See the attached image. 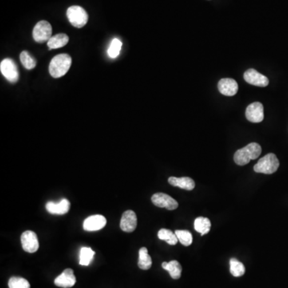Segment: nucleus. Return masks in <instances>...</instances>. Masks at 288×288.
Wrapping results in <instances>:
<instances>
[{
  "label": "nucleus",
  "mask_w": 288,
  "mask_h": 288,
  "mask_svg": "<svg viewBox=\"0 0 288 288\" xmlns=\"http://www.w3.org/2000/svg\"><path fill=\"white\" fill-rule=\"evenodd\" d=\"M262 152V148L260 145L257 143H250L246 147H242L241 149L234 153V163L239 166H244L250 160L258 159Z\"/></svg>",
  "instance_id": "1"
},
{
  "label": "nucleus",
  "mask_w": 288,
  "mask_h": 288,
  "mask_svg": "<svg viewBox=\"0 0 288 288\" xmlns=\"http://www.w3.org/2000/svg\"><path fill=\"white\" fill-rule=\"evenodd\" d=\"M72 65V57L68 54L55 56L51 61L49 72L53 78H60L68 73Z\"/></svg>",
  "instance_id": "2"
},
{
  "label": "nucleus",
  "mask_w": 288,
  "mask_h": 288,
  "mask_svg": "<svg viewBox=\"0 0 288 288\" xmlns=\"http://www.w3.org/2000/svg\"><path fill=\"white\" fill-rule=\"evenodd\" d=\"M279 167V161L276 155L269 153L261 158L258 163L254 165V171L257 173H262L270 175L278 170Z\"/></svg>",
  "instance_id": "3"
},
{
  "label": "nucleus",
  "mask_w": 288,
  "mask_h": 288,
  "mask_svg": "<svg viewBox=\"0 0 288 288\" xmlns=\"http://www.w3.org/2000/svg\"><path fill=\"white\" fill-rule=\"evenodd\" d=\"M67 16L69 22L75 28H83L88 21V13L80 6L70 7L67 11Z\"/></svg>",
  "instance_id": "4"
},
{
  "label": "nucleus",
  "mask_w": 288,
  "mask_h": 288,
  "mask_svg": "<svg viewBox=\"0 0 288 288\" xmlns=\"http://www.w3.org/2000/svg\"><path fill=\"white\" fill-rule=\"evenodd\" d=\"M52 28L48 21L42 20L35 26L33 30V39L39 44L48 42L52 38Z\"/></svg>",
  "instance_id": "5"
},
{
  "label": "nucleus",
  "mask_w": 288,
  "mask_h": 288,
  "mask_svg": "<svg viewBox=\"0 0 288 288\" xmlns=\"http://www.w3.org/2000/svg\"><path fill=\"white\" fill-rule=\"evenodd\" d=\"M0 71L3 76L12 83H16L19 80V72L17 66L11 59H5L1 62Z\"/></svg>",
  "instance_id": "6"
},
{
  "label": "nucleus",
  "mask_w": 288,
  "mask_h": 288,
  "mask_svg": "<svg viewBox=\"0 0 288 288\" xmlns=\"http://www.w3.org/2000/svg\"><path fill=\"white\" fill-rule=\"evenodd\" d=\"M151 201L156 207L166 208L170 211L175 210L179 207V203L175 199L164 193H156L151 197Z\"/></svg>",
  "instance_id": "7"
},
{
  "label": "nucleus",
  "mask_w": 288,
  "mask_h": 288,
  "mask_svg": "<svg viewBox=\"0 0 288 288\" xmlns=\"http://www.w3.org/2000/svg\"><path fill=\"white\" fill-rule=\"evenodd\" d=\"M23 248L28 253L36 252L40 247L37 234L32 230H26L21 235Z\"/></svg>",
  "instance_id": "8"
},
{
  "label": "nucleus",
  "mask_w": 288,
  "mask_h": 288,
  "mask_svg": "<svg viewBox=\"0 0 288 288\" xmlns=\"http://www.w3.org/2000/svg\"><path fill=\"white\" fill-rule=\"evenodd\" d=\"M243 78L247 84L256 86V87L265 88L269 84L268 79L262 74L258 73L256 70H247L245 72Z\"/></svg>",
  "instance_id": "9"
},
{
  "label": "nucleus",
  "mask_w": 288,
  "mask_h": 288,
  "mask_svg": "<svg viewBox=\"0 0 288 288\" xmlns=\"http://www.w3.org/2000/svg\"><path fill=\"white\" fill-rule=\"evenodd\" d=\"M246 118L251 123H260L264 119L263 106L261 103L254 102L246 108Z\"/></svg>",
  "instance_id": "10"
},
{
  "label": "nucleus",
  "mask_w": 288,
  "mask_h": 288,
  "mask_svg": "<svg viewBox=\"0 0 288 288\" xmlns=\"http://www.w3.org/2000/svg\"><path fill=\"white\" fill-rule=\"evenodd\" d=\"M137 227V216L131 210L123 213L120 221V228L125 232H133Z\"/></svg>",
  "instance_id": "11"
},
{
  "label": "nucleus",
  "mask_w": 288,
  "mask_h": 288,
  "mask_svg": "<svg viewBox=\"0 0 288 288\" xmlns=\"http://www.w3.org/2000/svg\"><path fill=\"white\" fill-rule=\"evenodd\" d=\"M107 224V219L102 215H94L84 220V229L88 231H96L104 228Z\"/></svg>",
  "instance_id": "12"
},
{
  "label": "nucleus",
  "mask_w": 288,
  "mask_h": 288,
  "mask_svg": "<svg viewBox=\"0 0 288 288\" xmlns=\"http://www.w3.org/2000/svg\"><path fill=\"white\" fill-rule=\"evenodd\" d=\"M218 89L225 96H233L238 92V86L237 82L230 78H225L219 80Z\"/></svg>",
  "instance_id": "13"
},
{
  "label": "nucleus",
  "mask_w": 288,
  "mask_h": 288,
  "mask_svg": "<svg viewBox=\"0 0 288 288\" xmlns=\"http://www.w3.org/2000/svg\"><path fill=\"white\" fill-rule=\"evenodd\" d=\"M55 284L63 288L72 287L76 284V278L72 269L68 268L55 279Z\"/></svg>",
  "instance_id": "14"
},
{
  "label": "nucleus",
  "mask_w": 288,
  "mask_h": 288,
  "mask_svg": "<svg viewBox=\"0 0 288 288\" xmlns=\"http://www.w3.org/2000/svg\"><path fill=\"white\" fill-rule=\"evenodd\" d=\"M71 203L68 199H62L59 203L48 202L46 205L47 211L53 215H64L69 211Z\"/></svg>",
  "instance_id": "15"
},
{
  "label": "nucleus",
  "mask_w": 288,
  "mask_h": 288,
  "mask_svg": "<svg viewBox=\"0 0 288 288\" xmlns=\"http://www.w3.org/2000/svg\"><path fill=\"white\" fill-rule=\"evenodd\" d=\"M168 183L174 187H180L187 191H192L195 187V181L189 177H182V178L170 177Z\"/></svg>",
  "instance_id": "16"
},
{
  "label": "nucleus",
  "mask_w": 288,
  "mask_h": 288,
  "mask_svg": "<svg viewBox=\"0 0 288 288\" xmlns=\"http://www.w3.org/2000/svg\"><path fill=\"white\" fill-rule=\"evenodd\" d=\"M163 269H165L169 272L171 278L174 279H179L182 273V266L178 261L172 260L171 262H163L162 263Z\"/></svg>",
  "instance_id": "17"
},
{
  "label": "nucleus",
  "mask_w": 288,
  "mask_h": 288,
  "mask_svg": "<svg viewBox=\"0 0 288 288\" xmlns=\"http://www.w3.org/2000/svg\"><path fill=\"white\" fill-rule=\"evenodd\" d=\"M68 42H69V37L67 35L61 33V34L52 36L48 42V47L50 50L58 49V48L66 46Z\"/></svg>",
  "instance_id": "18"
},
{
  "label": "nucleus",
  "mask_w": 288,
  "mask_h": 288,
  "mask_svg": "<svg viewBox=\"0 0 288 288\" xmlns=\"http://www.w3.org/2000/svg\"><path fill=\"white\" fill-rule=\"evenodd\" d=\"M152 265V259L148 254V250L146 247H141L139 251V262L138 266L142 270H148Z\"/></svg>",
  "instance_id": "19"
},
{
  "label": "nucleus",
  "mask_w": 288,
  "mask_h": 288,
  "mask_svg": "<svg viewBox=\"0 0 288 288\" xmlns=\"http://www.w3.org/2000/svg\"><path fill=\"white\" fill-rule=\"evenodd\" d=\"M211 221L205 217L197 218L195 220V224H194L195 230L200 233L201 235H204V234L209 233L211 230Z\"/></svg>",
  "instance_id": "20"
},
{
  "label": "nucleus",
  "mask_w": 288,
  "mask_h": 288,
  "mask_svg": "<svg viewBox=\"0 0 288 288\" xmlns=\"http://www.w3.org/2000/svg\"><path fill=\"white\" fill-rule=\"evenodd\" d=\"M230 274L234 277L242 276L245 273V266L242 262H239L235 258H231L230 259Z\"/></svg>",
  "instance_id": "21"
},
{
  "label": "nucleus",
  "mask_w": 288,
  "mask_h": 288,
  "mask_svg": "<svg viewBox=\"0 0 288 288\" xmlns=\"http://www.w3.org/2000/svg\"><path fill=\"white\" fill-rule=\"evenodd\" d=\"M96 252L91 247H82L80 254V264L88 266L93 259Z\"/></svg>",
  "instance_id": "22"
},
{
  "label": "nucleus",
  "mask_w": 288,
  "mask_h": 288,
  "mask_svg": "<svg viewBox=\"0 0 288 288\" xmlns=\"http://www.w3.org/2000/svg\"><path fill=\"white\" fill-rule=\"evenodd\" d=\"M158 237L161 240H165L170 245H175L178 242V238L175 232L168 229H161L158 232Z\"/></svg>",
  "instance_id": "23"
},
{
  "label": "nucleus",
  "mask_w": 288,
  "mask_h": 288,
  "mask_svg": "<svg viewBox=\"0 0 288 288\" xmlns=\"http://www.w3.org/2000/svg\"><path fill=\"white\" fill-rule=\"evenodd\" d=\"M178 240L181 242V244L183 246H188L192 243V234L190 231L186 230H176L175 231Z\"/></svg>",
  "instance_id": "24"
},
{
  "label": "nucleus",
  "mask_w": 288,
  "mask_h": 288,
  "mask_svg": "<svg viewBox=\"0 0 288 288\" xmlns=\"http://www.w3.org/2000/svg\"><path fill=\"white\" fill-rule=\"evenodd\" d=\"M20 61L26 69L32 70L36 68V60L27 51L21 52Z\"/></svg>",
  "instance_id": "25"
},
{
  "label": "nucleus",
  "mask_w": 288,
  "mask_h": 288,
  "mask_svg": "<svg viewBox=\"0 0 288 288\" xmlns=\"http://www.w3.org/2000/svg\"><path fill=\"white\" fill-rule=\"evenodd\" d=\"M8 286L10 288H31L30 283L26 278L21 277H12L8 281Z\"/></svg>",
  "instance_id": "26"
},
{
  "label": "nucleus",
  "mask_w": 288,
  "mask_h": 288,
  "mask_svg": "<svg viewBox=\"0 0 288 288\" xmlns=\"http://www.w3.org/2000/svg\"><path fill=\"white\" fill-rule=\"evenodd\" d=\"M122 42L119 39H114L108 48V54L110 58L115 59L119 56L121 51Z\"/></svg>",
  "instance_id": "27"
}]
</instances>
